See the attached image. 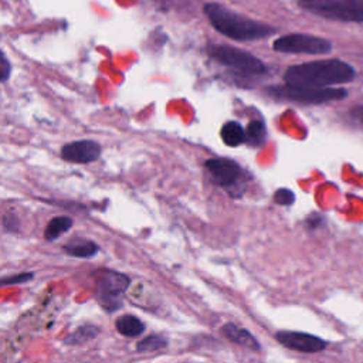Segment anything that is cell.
<instances>
[{"instance_id": "6da1fadb", "label": "cell", "mask_w": 363, "mask_h": 363, "mask_svg": "<svg viewBox=\"0 0 363 363\" xmlns=\"http://www.w3.org/2000/svg\"><path fill=\"white\" fill-rule=\"evenodd\" d=\"M356 77L354 68L340 60H323L289 67L285 71V84L295 88H323L345 84Z\"/></svg>"}, {"instance_id": "7a4b0ae2", "label": "cell", "mask_w": 363, "mask_h": 363, "mask_svg": "<svg viewBox=\"0 0 363 363\" xmlns=\"http://www.w3.org/2000/svg\"><path fill=\"white\" fill-rule=\"evenodd\" d=\"M204 13L208 21L211 23V26L218 33L233 40L250 41V40H257V38L271 35L275 31L268 24L237 14L217 3L206 4Z\"/></svg>"}, {"instance_id": "3957f363", "label": "cell", "mask_w": 363, "mask_h": 363, "mask_svg": "<svg viewBox=\"0 0 363 363\" xmlns=\"http://www.w3.org/2000/svg\"><path fill=\"white\" fill-rule=\"evenodd\" d=\"M299 4L325 18L363 23V0H299Z\"/></svg>"}, {"instance_id": "277c9868", "label": "cell", "mask_w": 363, "mask_h": 363, "mask_svg": "<svg viewBox=\"0 0 363 363\" xmlns=\"http://www.w3.org/2000/svg\"><path fill=\"white\" fill-rule=\"evenodd\" d=\"M208 55L218 64L244 75H259L267 71L261 60L252 54L221 44H211L207 50Z\"/></svg>"}, {"instance_id": "5b68a950", "label": "cell", "mask_w": 363, "mask_h": 363, "mask_svg": "<svg viewBox=\"0 0 363 363\" xmlns=\"http://www.w3.org/2000/svg\"><path fill=\"white\" fill-rule=\"evenodd\" d=\"M272 96L279 99H288L302 104H320L342 99L346 96L345 89L337 88H295V86H275L268 91Z\"/></svg>"}, {"instance_id": "8992f818", "label": "cell", "mask_w": 363, "mask_h": 363, "mask_svg": "<svg viewBox=\"0 0 363 363\" xmlns=\"http://www.w3.org/2000/svg\"><path fill=\"white\" fill-rule=\"evenodd\" d=\"M332 44L316 35L311 34H286L274 41V50L288 54H325L329 52Z\"/></svg>"}, {"instance_id": "52a82bcc", "label": "cell", "mask_w": 363, "mask_h": 363, "mask_svg": "<svg viewBox=\"0 0 363 363\" xmlns=\"http://www.w3.org/2000/svg\"><path fill=\"white\" fill-rule=\"evenodd\" d=\"M129 279L115 271H101L96 278V298L104 308L113 311L121 305V296L128 288Z\"/></svg>"}, {"instance_id": "ba28073f", "label": "cell", "mask_w": 363, "mask_h": 363, "mask_svg": "<svg viewBox=\"0 0 363 363\" xmlns=\"http://www.w3.org/2000/svg\"><path fill=\"white\" fill-rule=\"evenodd\" d=\"M275 339L288 349L305 353H316L326 347V342L323 339L302 332L279 330L275 333Z\"/></svg>"}, {"instance_id": "9c48e42d", "label": "cell", "mask_w": 363, "mask_h": 363, "mask_svg": "<svg viewBox=\"0 0 363 363\" xmlns=\"http://www.w3.org/2000/svg\"><path fill=\"white\" fill-rule=\"evenodd\" d=\"M61 157L69 163H91L99 159L101 146L95 140H74L61 147Z\"/></svg>"}, {"instance_id": "30bf717a", "label": "cell", "mask_w": 363, "mask_h": 363, "mask_svg": "<svg viewBox=\"0 0 363 363\" xmlns=\"http://www.w3.org/2000/svg\"><path fill=\"white\" fill-rule=\"evenodd\" d=\"M206 169L208 170L211 179L224 187H230L237 183V180L241 176V169L240 166L224 157H217V159H210L206 162Z\"/></svg>"}, {"instance_id": "8fae6325", "label": "cell", "mask_w": 363, "mask_h": 363, "mask_svg": "<svg viewBox=\"0 0 363 363\" xmlns=\"http://www.w3.org/2000/svg\"><path fill=\"white\" fill-rule=\"evenodd\" d=\"M221 333L231 342L241 345L247 349L251 350H259V345L257 342V339L245 329H241L238 326H235L234 323H225L221 326Z\"/></svg>"}, {"instance_id": "7c38bea8", "label": "cell", "mask_w": 363, "mask_h": 363, "mask_svg": "<svg viewBox=\"0 0 363 363\" xmlns=\"http://www.w3.org/2000/svg\"><path fill=\"white\" fill-rule=\"evenodd\" d=\"M65 252H68L72 257H91L98 251V247L95 242L85 240V238H72L64 245Z\"/></svg>"}, {"instance_id": "4fadbf2b", "label": "cell", "mask_w": 363, "mask_h": 363, "mask_svg": "<svg viewBox=\"0 0 363 363\" xmlns=\"http://www.w3.org/2000/svg\"><path fill=\"white\" fill-rule=\"evenodd\" d=\"M221 139L227 146H238L245 139V130L238 122H225L221 128Z\"/></svg>"}, {"instance_id": "5bb4252c", "label": "cell", "mask_w": 363, "mask_h": 363, "mask_svg": "<svg viewBox=\"0 0 363 363\" xmlns=\"http://www.w3.org/2000/svg\"><path fill=\"white\" fill-rule=\"evenodd\" d=\"M116 329L121 335L123 336H128V337H135L138 335H140L143 332V323L132 316V315H125V316H121L118 320H116Z\"/></svg>"}, {"instance_id": "9a60e30c", "label": "cell", "mask_w": 363, "mask_h": 363, "mask_svg": "<svg viewBox=\"0 0 363 363\" xmlns=\"http://www.w3.org/2000/svg\"><path fill=\"white\" fill-rule=\"evenodd\" d=\"M72 225V220L67 216H60V217H55L52 218L47 227H45V231H44V237L48 240V241H52L55 238H58L61 234H64L65 231L69 230V227Z\"/></svg>"}, {"instance_id": "2e32d148", "label": "cell", "mask_w": 363, "mask_h": 363, "mask_svg": "<svg viewBox=\"0 0 363 363\" xmlns=\"http://www.w3.org/2000/svg\"><path fill=\"white\" fill-rule=\"evenodd\" d=\"M265 133H267V129H265V125L261 122V121H251L245 129V138L254 143V145H259L264 142L265 139Z\"/></svg>"}, {"instance_id": "e0dca14e", "label": "cell", "mask_w": 363, "mask_h": 363, "mask_svg": "<svg viewBox=\"0 0 363 363\" xmlns=\"http://www.w3.org/2000/svg\"><path fill=\"white\" fill-rule=\"evenodd\" d=\"M164 346H166L164 339H162L159 336H147L143 340H140L136 347H138L139 352H155V350H159Z\"/></svg>"}, {"instance_id": "ac0fdd59", "label": "cell", "mask_w": 363, "mask_h": 363, "mask_svg": "<svg viewBox=\"0 0 363 363\" xmlns=\"http://www.w3.org/2000/svg\"><path fill=\"white\" fill-rule=\"evenodd\" d=\"M274 200L281 204V206H288V204H292L294 200H295V196L291 190L288 189H279L275 196H274Z\"/></svg>"}, {"instance_id": "d6986e66", "label": "cell", "mask_w": 363, "mask_h": 363, "mask_svg": "<svg viewBox=\"0 0 363 363\" xmlns=\"http://www.w3.org/2000/svg\"><path fill=\"white\" fill-rule=\"evenodd\" d=\"M10 72H11V65L7 60V57L4 55V52L0 50V81L4 82L10 78Z\"/></svg>"}, {"instance_id": "ffe728a7", "label": "cell", "mask_w": 363, "mask_h": 363, "mask_svg": "<svg viewBox=\"0 0 363 363\" xmlns=\"http://www.w3.org/2000/svg\"><path fill=\"white\" fill-rule=\"evenodd\" d=\"M349 121L354 126H363V105L353 106L349 112Z\"/></svg>"}]
</instances>
